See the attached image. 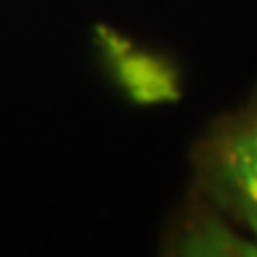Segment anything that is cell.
I'll return each mask as SVG.
<instances>
[{
    "label": "cell",
    "mask_w": 257,
    "mask_h": 257,
    "mask_svg": "<svg viewBox=\"0 0 257 257\" xmlns=\"http://www.w3.org/2000/svg\"><path fill=\"white\" fill-rule=\"evenodd\" d=\"M210 170L221 195L257 231V109L221 135Z\"/></svg>",
    "instance_id": "1"
}]
</instances>
